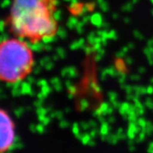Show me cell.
Here are the masks:
<instances>
[{"label":"cell","mask_w":153,"mask_h":153,"mask_svg":"<svg viewBox=\"0 0 153 153\" xmlns=\"http://www.w3.org/2000/svg\"><path fill=\"white\" fill-rule=\"evenodd\" d=\"M58 0H13L8 19L11 33L31 44L54 38L59 24Z\"/></svg>","instance_id":"1"},{"label":"cell","mask_w":153,"mask_h":153,"mask_svg":"<svg viewBox=\"0 0 153 153\" xmlns=\"http://www.w3.org/2000/svg\"><path fill=\"white\" fill-rule=\"evenodd\" d=\"M34 65L33 50L21 38H10L0 43V80L20 82L31 73Z\"/></svg>","instance_id":"2"},{"label":"cell","mask_w":153,"mask_h":153,"mask_svg":"<svg viewBox=\"0 0 153 153\" xmlns=\"http://www.w3.org/2000/svg\"><path fill=\"white\" fill-rule=\"evenodd\" d=\"M15 124L5 111L0 109V153H5L15 140Z\"/></svg>","instance_id":"3"}]
</instances>
